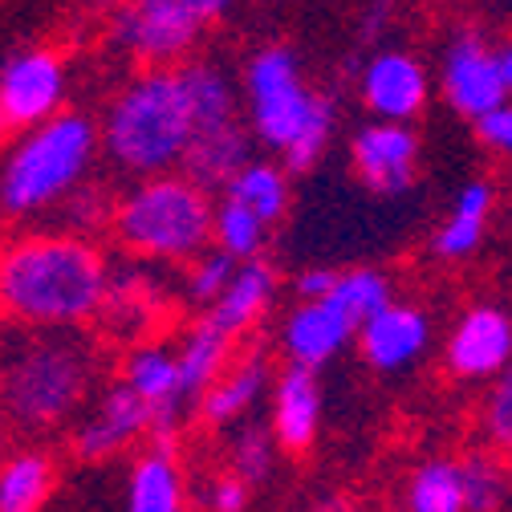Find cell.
I'll return each mask as SVG.
<instances>
[{
	"label": "cell",
	"instance_id": "6da1fadb",
	"mask_svg": "<svg viewBox=\"0 0 512 512\" xmlns=\"http://www.w3.org/2000/svg\"><path fill=\"white\" fill-rule=\"evenodd\" d=\"M102 350L86 326L0 317V423L37 439L74 423L98 391Z\"/></svg>",
	"mask_w": 512,
	"mask_h": 512
},
{
	"label": "cell",
	"instance_id": "7a4b0ae2",
	"mask_svg": "<svg viewBox=\"0 0 512 512\" xmlns=\"http://www.w3.org/2000/svg\"><path fill=\"white\" fill-rule=\"evenodd\" d=\"M110 277L86 232H29L0 248V313L29 326H90L106 309Z\"/></svg>",
	"mask_w": 512,
	"mask_h": 512
},
{
	"label": "cell",
	"instance_id": "3957f363",
	"mask_svg": "<svg viewBox=\"0 0 512 512\" xmlns=\"http://www.w3.org/2000/svg\"><path fill=\"white\" fill-rule=\"evenodd\" d=\"M244 122L252 139L281 155V163L301 175L317 167L338 131V102L313 90L301 57L289 45H261L244 61Z\"/></svg>",
	"mask_w": 512,
	"mask_h": 512
},
{
	"label": "cell",
	"instance_id": "277c9868",
	"mask_svg": "<svg viewBox=\"0 0 512 512\" xmlns=\"http://www.w3.org/2000/svg\"><path fill=\"white\" fill-rule=\"evenodd\" d=\"M102 155L126 179L179 171L196 135L179 66H143L126 78L102 114Z\"/></svg>",
	"mask_w": 512,
	"mask_h": 512
},
{
	"label": "cell",
	"instance_id": "5b68a950",
	"mask_svg": "<svg viewBox=\"0 0 512 512\" xmlns=\"http://www.w3.org/2000/svg\"><path fill=\"white\" fill-rule=\"evenodd\" d=\"M110 236L139 261L187 265L216 244V200L187 171L135 179L114 200Z\"/></svg>",
	"mask_w": 512,
	"mask_h": 512
},
{
	"label": "cell",
	"instance_id": "8992f818",
	"mask_svg": "<svg viewBox=\"0 0 512 512\" xmlns=\"http://www.w3.org/2000/svg\"><path fill=\"white\" fill-rule=\"evenodd\" d=\"M102 147L98 122L82 110H61L17 135L0 163V212L13 220L61 208L86 183Z\"/></svg>",
	"mask_w": 512,
	"mask_h": 512
},
{
	"label": "cell",
	"instance_id": "52a82bcc",
	"mask_svg": "<svg viewBox=\"0 0 512 512\" xmlns=\"http://www.w3.org/2000/svg\"><path fill=\"white\" fill-rule=\"evenodd\" d=\"M236 5L240 0H122L110 33L139 66H183Z\"/></svg>",
	"mask_w": 512,
	"mask_h": 512
},
{
	"label": "cell",
	"instance_id": "ba28073f",
	"mask_svg": "<svg viewBox=\"0 0 512 512\" xmlns=\"http://www.w3.org/2000/svg\"><path fill=\"white\" fill-rule=\"evenodd\" d=\"M439 94L447 110L468 122L504 106L512 94L504 82L500 45H492L480 29H456L439 49Z\"/></svg>",
	"mask_w": 512,
	"mask_h": 512
},
{
	"label": "cell",
	"instance_id": "9c48e42d",
	"mask_svg": "<svg viewBox=\"0 0 512 512\" xmlns=\"http://www.w3.org/2000/svg\"><path fill=\"white\" fill-rule=\"evenodd\" d=\"M70 74L61 53L33 45L0 66V139L25 135L66 110Z\"/></svg>",
	"mask_w": 512,
	"mask_h": 512
},
{
	"label": "cell",
	"instance_id": "30bf717a",
	"mask_svg": "<svg viewBox=\"0 0 512 512\" xmlns=\"http://www.w3.org/2000/svg\"><path fill=\"white\" fill-rule=\"evenodd\" d=\"M151 423H155L151 403L126 378H118L102 395H94V403L78 415L74 456L86 464H102V460L126 452L131 443L151 439Z\"/></svg>",
	"mask_w": 512,
	"mask_h": 512
},
{
	"label": "cell",
	"instance_id": "8fae6325",
	"mask_svg": "<svg viewBox=\"0 0 512 512\" xmlns=\"http://www.w3.org/2000/svg\"><path fill=\"white\" fill-rule=\"evenodd\" d=\"M419 135L411 122L374 118L350 139V167L374 196H403L419 179Z\"/></svg>",
	"mask_w": 512,
	"mask_h": 512
},
{
	"label": "cell",
	"instance_id": "7c38bea8",
	"mask_svg": "<svg viewBox=\"0 0 512 512\" xmlns=\"http://www.w3.org/2000/svg\"><path fill=\"white\" fill-rule=\"evenodd\" d=\"M358 98L370 118L415 122L431 102V74L411 49H374L358 70Z\"/></svg>",
	"mask_w": 512,
	"mask_h": 512
},
{
	"label": "cell",
	"instance_id": "4fadbf2b",
	"mask_svg": "<svg viewBox=\"0 0 512 512\" xmlns=\"http://www.w3.org/2000/svg\"><path fill=\"white\" fill-rule=\"evenodd\" d=\"M447 374L460 382H492L512 362V313L504 305H472L447 334Z\"/></svg>",
	"mask_w": 512,
	"mask_h": 512
},
{
	"label": "cell",
	"instance_id": "5bb4252c",
	"mask_svg": "<svg viewBox=\"0 0 512 512\" xmlns=\"http://www.w3.org/2000/svg\"><path fill=\"white\" fill-rule=\"evenodd\" d=\"M122 378L151 403L155 423H151V447L175 452V435H179V419L183 407L191 403L183 395V374H179V354H171L167 346H131L122 362Z\"/></svg>",
	"mask_w": 512,
	"mask_h": 512
},
{
	"label": "cell",
	"instance_id": "9a60e30c",
	"mask_svg": "<svg viewBox=\"0 0 512 512\" xmlns=\"http://www.w3.org/2000/svg\"><path fill=\"white\" fill-rule=\"evenodd\" d=\"M358 346H362L366 366H374L378 374H399L427 354L431 317L411 301H391L387 309H378L374 317L362 322Z\"/></svg>",
	"mask_w": 512,
	"mask_h": 512
},
{
	"label": "cell",
	"instance_id": "2e32d148",
	"mask_svg": "<svg viewBox=\"0 0 512 512\" xmlns=\"http://www.w3.org/2000/svg\"><path fill=\"white\" fill-rule=\"evenodd\" d=\"M358 338V322L334 301H301L281 326V350L289 362L322 370L326 362H334L350 342Z\"/></svg>",
	"mask_w": 512,
	"mask_h": 512
},
{
	"label": "cell",
	"instance_id": "e0dca14e",
	"mask_svg": "<svg viewBox=\"0 0 512 512\" xmlns=\"http://www.w3.org/2000/svg\"><path fill=\"white\" fill-rule=\"evenodd\" d=\"M269 427L281 443V452H309L317 431H322V382L313 366L289 362L273 382V415Z\"/></svg>",
	"mask_w": 512,
	"mask_h": 512
},
{
	"label": "cell",
	"instance_id": "ac0fdd59",
	"mask_svg": "<svg viewBox=\"0 0 512 512\" xmlns=\"http://www.w3.org/2000/svg\"><path fill=\"white\" fill-rule=\"evenodd\" d=\"M252 131L248 122H228V126H212V131H196L187 143V155L179 163V171H187L200 187H208L212 196L232 183V175L252 159Z\"/></svg>",
	"mask_w": 512,
	"mask_h": 512
},
{
	"label": "cell",
	"instance_id": "d6986e66",
	"mask_svg": "<svg viewBox=\"0 0 512 512\" xmlns=\"http://www.w3.org/2000/svg\"><path fill=\"white\" fill-rule=\"evenodd\" d=\"M269 358L265 354H244V358H232L228 370L212 382V387L200 395V419L212 423V427H232L240 419H248V411L265 399L269 391Z\"/></svg>",
	"mask_w": 512,
	"mask_h": 512
},
{
	"label": "cell",
	"instance_id": "ffe728a7",
	"mask_svg": "<svg viewBox=\"0 0 512 512\" xmlns=\"http://www.w3.org/2000/svg\"><path fill=\"white\" fill-rule=\"evenodd\" d=\"M277 285H281V277H277V269L269 261H261V256L240 261L232 285L220 293V301L208 305V317L220 330H228L232 338H244L269 313V305L277 297Z\"/></svg>",
	"mask_w": 512,
	"mask_h": 512
},
{
	"label": "cell",
	"instance_id": "44dd1931",
	"mask_svg": "<svg viewBox=\"0 0 512 512\" xmlns=\"http://www.w3.org/2000/svg\"><path fill=\"white\" fill-rule=\"evenodd\" d=\"M492 208H496V191L488 179H468L452 208H447L443 224L435 228V256L439 261H468V256L484 244V232H488V220H492Z\"/></svg>",
	"mask_w": 512,
	"mask_h": 512
},
{
	"label": "cell",
	"instance_id": "7402d4cb",
	"mask_svg": "<svg viewBox=\"0 0 512 512\" xmlns=\"http://www.w3.org/2000/svg\"><path fill=\"white\" fill-rule=\"evenodd\" d=\"M183 90H187V102H191V122L196 131H212V126H228L240 118V102L244 94L236 90L232 74L212 57H187L183 66Z\"/></svg>",
	"mask_w": 512,
	"mask_h": 512
},
{
	"label": "cell",
	"instance_id": "603a6c76",
	"mask_svg": "<svg viewBox=\"0 0 512 512\" xmlns=\"http://www.w3.org/2000/svg\"><path fill=\"white\" fill-rule=\"evenodd\" d=\"M232 346H236V338L228 330H220L208 313L183 334V342H179V374H183V395L191 403H200V395L228 370Z\"/></svg>",
	"mask_w": 512,
	"mask_h": 512
},
{
	"label": "cell",
	"instance_id": "cb8c5ba5",
	"mask_svg": "<svg viewBox=\"0 0 512 512\" xmlns=\"http://www.w3.org/2000/svg\"><path fill=\"white\" fill-rule=\"evenodd\" d=\"M183 472L175 464V452L151 447L147 456L135 460L131 480H126V512H183Z\"/></svg>",
	"mask_w": 512,
	"mask_h": 512
},
{
	"label": "cell",
	"instance_id": "d4e9b609",
	"mask_svg": "<svg viewBox=\"0 0 512 512\" xmlns=\"http://www.w3.org/2000/svg\"><path fill=\"white\" fill-rule=\"evenodd\" d=\"M57 468L45 452L25 447L0 460V512H41L53 496Z\"/></svg>",
	"mask_w": 512,
	"mask_h": 512
},
{
	"label": "cell",
	"instance_id": "484cf974",
	"mask_svg": "<svg viewBox=\"0 0 512 512\" xmlns=\"http://www.w3.org/2000/svg\"><path fill=\"white\" fill-rule=\"evenodd\" d=\"M289 175L293 171L281 159H248L220 196H232V200L248 204L265 224H277L289 212Z\"/></svg>",
	"mask_w": 512,
	"mask_h": 512
},
{
	"label": "cell",
	"instance_id": "4316f807",
	"mask_svg": "<svg viewBox=\"0 0 512 512\" xmlns=\"http://www.w3.org/2000/svg\"><path fill=\"white\" fill-rule=\"evenodd\" d=\"M407 512H468V496H464V460H423L411 476H407V492H403Z\"/></svg>",
	"mask_w": 512,
	"mask_h": 512
},
{
	"label": "cell",
	"instance_id": "83f0119b",
	"mask_svg": "<svg viewBox=\"0 0 512 512\" xmlns=\"http://www.w3.org/2000/svg\"><path fill=\"white\" fill-rule=\"evenodd\" d=\"M277 452H281V443H277L273 427L240 419L236 431H232V439H228V468L256 488V484H265L273 476Z\"/></svg>",
	"mask_w": 512,
	"mask_h": 512
},
{
	"label": "cell",
	"instance_id": "f1b7e54d",
	"mask_svg": "<svg viewBox=\"0 0 512 512\" xmlns=\"http://www.w3.org/2000/svg\"><path fill=\"white\" fill-rule=\"evenodd\" d=\"M269 228L273 224H265L248 204H240L232 196L216 200V248L232 252L236 261H252V256H261Z\"/></svg>",
	"mask_w": 512,
	"mask_h": 512
},
{
	"label": "cell",
	"instance_id": "f546056e",
	"mask_svg": "<svg viewBox=\"0 0 512 512\" xmlns=\"http://www.w3.org/2000/svg\"><path fill=\"white\" fill-rule=\"evenodd\" d=\"M330 297L354 317L358 330H362L366 317H374L378 309H387V305L395 301V285H391V277L382 273V269L362 265V269H346V273H338V285H334Z\"/></svg>",
	"mask_w": 512,
	"mask_h": 512
},
{
	"label": "cell",
	"instance_id": "4dcf8cb0",
	"mask_svg": "<svg viewBox=\"0 0 512 512\" xmlns=\"http://www.w3.org/2000/svg\"><path fill=\"white\" fill-rule=\"evenodd\" d=\"M464 496H468V512H504L512 496L508 464L484 452L464 456Z\"/></svg>",
	"mask_w": 512,
	"mask_h": 512
},
{
	"label": "cell",
	"instance_id": "1f68e13d",
	"mask_svg": "<svg viewBox=\"0 0 512 512\" xmlns=\"http://www.w3.org/2000/svg\"><path fill=\"white\" fill-rule=\"evenodd\" d=\"M236 269H240L236 256L212 244L208 252L196 256V261H187V265H183V293H187V301H196V305L208 309V305L220 301V293L232 285Z\"/></svg>",
	"mask_w": 512,
	"mask_h": 512
},
{
	"label": "cell",
	"instance_id": "d6a6232c",
	"mask_svg": "<svg viewBox=\"0 0 512 512\" xmlns=\"http://www.w3.org/2000/svg\"><path fill=\"white\" fill-rule=\"evenodd\" d=\"M484 435L492 447L512 452V362L492 378V391L484 399Z\"/></svg>",
	"mask_w": 512,
	"mask_h": 512
},
{
	"label": "cell",
	"instance_id": "836d02e7",
	"mask_svg": "<svg viewBox=\"0 0 512 512\" xmlns=\"http://www.w3.org/2000/svg\"><path fill=\"white\" fill-rule=\"evenodd\" d=\"M61 208H66V216L74 220V232L78 228H98V224H106L110 228V216H114V204L102 196V191L98 187H90V183H82L78 191H74V196L66 200V204H61Z\"/></svg>",
	"mask_w": 512,
	"mask_h": 512
},
{
	"label": "cell",
	"instance_id": "e575fe53",
	"mask_svg": "<svg viewBox=\"0 0 512 512\" xmlns=\"http://www.w3.org/2000/svg\"><path fill=\"white\" fill-rule=\"evenodd\" d=\"M472 126H476V135H480V143L488 151L512 159V98L504 106H496L492 114H484L480 122H472Z\"/></svg>",
	"mask_w": 512,
	"mask_h": 512
},
{
	"label": "cell",
	"instance_id": "d590c367",
	"mask_svg": "<svg viewBox=\"0 0 512 512\" xmlns=\"http://www.w3.org/2000/svg\"><path fill=\"white\" fill-rule=\"evenodd\" d=\"M248 500H252V484H248L244 476H236L232 468H228V472L212 484V492H208L212 512H244Z\"/></svg>",
	"mask_w": 512,
	"mask_h": 512
},
{
	"label": "cell",
	"instance_id": "8d00e7d4",
	"mask_svg": "<svg viewBox=\"0 0 512 512\" xmlns=\"http://www.w3.org/2000/svg\"><path fill=\"white\" fill-rule=\"evenodd\" d=\"M334 285H338V269H330V265L301 269V273H297V281H293V289H297V297H301V301H322V297H330V293H334Z\"/></svg>",
	"mask_w": 512,
	"mask_h": 512
},
{
	"label": "cell",
	"instance_id": "74e56055",
	"mask_svg": "<svg viewBox=\"0 0 512 512\" xmlns=\"http://www.w3.org/2000/svg\"><path fill=\"white\" fill-rule=\"evenodd\" d=\"M309 512H362L350 496H326V500H317Z\"/></svg>",
	"mask_w": 512,
	"mask_h": 512
},
{
	"label": "cell",
	"instance_id": "f35d334b",
	"mask_svg": "<svg viewBox=\"0 0 512 512\" xmlns=\"http://www.w3.org/2000/svg\"><path fill=\"white\" fill-rule=\"evenodd\" d=\"M500 61H504V82H508V94H512V41L500 45Z\"/></svg>",
	"mask_w": 512,
	"mask_h": 512
},
{
	"label": "cell",
	"instance_id": "ab89813d",
	"mask_svg": "<svg viewBox=\"0 0 512 512\" xmlns=\"http://www.w3.org/2000/svg\"><path fill=\"white\" fill-rule=\"evenodd\" d=\"M439 5H468V0H439Z\"/></svg>",
	"mask_w": 512,
	"mask_h": 512
},
{
	"label": "cell",
	"instance_id": "60d3db41",
	"mask_svg": "<svg viewBox=\"0 0 512 512\" xmlns=\"http://www.w3.org/2000/svg\"><path fill=\"white\" fill-rule=\"evenodd\" d=\"M0 460H5V439H0Z\"/></svg>",
	"mask_w": 512,
	"mask_h": 512
},
{
	"label": "cell",
	"instance_id": "b9f144b4",
	"mask_svg": "<svg viewBox=\"0 0 512 512\" xmlns=\"http://www.w3.org/2000/svg\"><path fill=\"white\" fill-rule=\"evenodd\" d=\"M508 476H512V452H508Z\"/></svg>",
	"mask_w": 512,
	"mask_h": 512
},
{
	"label": "cell",
	"instance_id": "7bdbcfd3",
	"mask_svg": "<svg viewBox=\"0 0 512 512\" xmlns=\"http://www.w3.org/2000/svg\"><path fill=\"white\" fill-rule=\"evenodd\" d=\"M106 5H114V0H106Z\"/></svg>",
	"mask_w": 512,
	"mask_h": 512
}]
</instances>
